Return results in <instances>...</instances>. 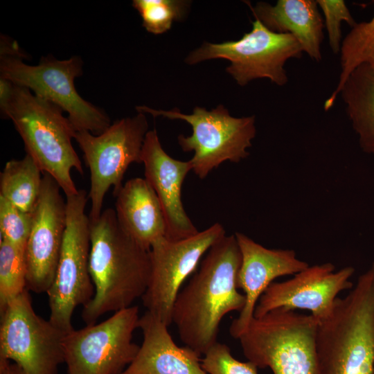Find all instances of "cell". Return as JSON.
<instances>
[{"label": "cell", "instance_id": "cell-1", "mask_svg": "<svg viewBox=\"0 0 374 374\" xmlns=\"http://www.w3.org/2000/svg\"><path fill=\"white\" fill-rule=\"evenodd\" d=\"M240 264L235 235H224L211 246L177 296L172 323L182 342L200 355L217 342L222 319L229 312H240L245 305V296L237 285Z\"/></svg>", "mask_w": 374, "mask_h": 374}, {"label": "cell", "instance_id": "cell-2", "mask_svg": "<svg viewBox=\"0 0 374 374\" xmlns=\"http://www.w3.org/2000/svg\"><path fill=\"white\" fill-rule=\"evenodd\" d=\"M89 269L95 288L82 318L93 325L103 314L132 306L144 294L150 278V250L136 242L121 227L112 208L90 220Z\"/></svg>", "mask_w": 374, "mask_h": 374}, {"label": "cell", "instance_id": "cell-3", "mask_svg": "<svg viewBox=\"0 0 374 374\" xmlns=\"http://www.w3.org/2000/svg\"><path fill=\"white\" fill-rule=\"evenodd\" d=\"M319 374H374V268L319 323Z\"/></svg>", "mask_w": 374, "mask_h": 374}, {"label": "cell", "instance_id": "cell-4", "mask_svg": "<svg viewBox=\"0 0 374 374\" xmlns=\"http://www.w3.org/2000/svg\"><path fill=\"white\" fill-rule=\"evenodd\" d=\"M62 112L55 104L16 84L10 100L1 111L4 118L12 121L26 154L69 197L79 190L71 172L75 169L83 175V168L72 145L75 132Z\"/></svg>", "mask_w": 374, "mask_h": 374}, {"label": "cell", "instance_id": "cell-5", "mask_svg": "<svg viewBox=\"0 0 374 374\" xmlns=\"http://www.w3.org/2000/svg\"><path fill=\"white\" fill-rule=\"evenodd\" d=\"M311 314L279 308L252 319L238 339L247 359L273 374H319L317 335Z\"/></svg>", "mask_w": 374, "mask_h": 374}, {"label": "cell", "instance_id": "cell-6", "mask_svg": "<svg viewBox=\"0 0 374 374\" xmlns=\"http://www.w3.org/2000/svg\"><path fill=\"white\" fill-rule=\"evenodd\" d=\"M136 109L154 117L182 120L190 125L192 134L179 135L178 143L183 151L194 152L189 161L192 170L200 179H204L224 161L238 163L247 157V149L252 145L256 133L255 116L233 117L221 105L211 111L196 107L190 114L181 113L177 108L164 111L138 106Z\"/></svg>", "mask_w": 374, "mask_h": 374}, {"label": "cell", "instance_id": "cell-7", "mask_svg": "<svg viewBox=\"0 0 374 374\" xmlns=\"http://www.w3.org/2000/svg\"><path fill=\"white\" fill-rule=\"evenodd\" d=\"M89 197L84 190L66 197V226L53 281L46 294L50 308L49 321L65 333L74 328L73 313L93 297L89 259V217L85 213Z\"/></svg>", "mask_w": 374, "mask_h": 374}, {"label": "cell", "instance_id": "cell-8", "mask_svg": "<svg viewBox=\"0 0 374 374\" xmlns=\"http://www.w3.org/2000/svg\"><path fill=\"white\" fill-rule=\"evenodd\" d=\"M23 59L0 55V77L28 89L66 112L75 132L87 131L98 135L110 126L107 114L83 99L75 89V79L82 73L79 57L64 60L42 57L35 66L25 64Z\"/></svg>", "mask_w": 374, "mask_h": 374}, {"label": "cell", "instance_id": "cell-9", "mask_svg": "<svg viewBox=\"0 0 374 374\" xmlns=\"http://www.w3.org/2000/svg\"><path fill=\"white\" fill-rule=\"evenodd\" d=\"M303 53L293 35L272 31L255 18L251 30L240 39L222 43L204 42L185 62L195 64L207 60L226 59L231 63L226 71L240 86L258 78H267L282 87L288 82L285 63L301 58Z\"/></svg>", "mask_w": 374, "mask_h": 374}, {"label": "cell", "instance_id": "cell-10", "mask_svg": "<svg viewBox=\"0 0 374 374\" xmlns=\"http://www.w3.org/2000/svg\"><path fill=\"white\" fill-rule=\"evenodd\" d=\"M148 123L144 113L116 121L98 135L87 131L75 132L74 139L83 152L90 172L89 220L103 212L105 196L110 188L115 195L123 186L129 166L141 163Z\"/></svg>", "mask_w": 374, "mask_h": 374}, {"label": "cell", "instance_id": "cell-11", "mask_svg": "<svg viewBox=\"0 0 374 374\" xmlns=\"http://www.w3.org/2000/svg\"><path fill=\"white\" fill-rule=\"evenodd\" d=\"M0 358L26 374H57L64 362L65 333L35 313L26 289L0 312Z\"/></svg>", "mask_w": 374, "mask_h": 374}, {"label": "cell", "instance_id": "cell-12", "mask_svg": "<svg viewBox=\"0 0 374 374\" xmlns=\"http://www.w3.org/2000/svg\"><path fill=\"white\" fill-rule=\"evenodd\" d=\"M139 319V307L132 305L100 323L66 333L64 353L68 374H120L139 349L132 341Z\"/></svg>", "mask_w": 374, "mask_h": 374}, {"label": "cell", "instance_id": "cell-13", "mask_svg": "<svg viewBox=\"0 0 374 374\" xmlns=\"http://www.w3.org/2000/svg\"><path fill=\"white\" fill-rule=\"evenodd\" d=\"M224 235L223 226L215 223L185 239L171 240L163 237L157 240L150 250V278L141 297L147 311L169 326L183 283L211 246Z\"/></svg>", "mask_w": 374, "mask_h": 374}, {"label": "cell", "instance_id": "cell-14", "mask_svg": "<svg viewBox=\"0 0 374 374\" xmlns=\"http://www.w3.org/2000/svg\"><path fill=\"white\" fill-rule=\"evenodd\" d=\"M354 273L351 266L336 271L331 262L309 265L292 278L270 284L258 300L254 317L279 308L297 309L310 311L320 322L332 312L338 294L353 287Z\"/></svg>", "mask_w": 374, "mask_h": 374}, {"label": "cell", "instance_id": "cell-15", "mask_svg": "<svg viewBox=\"0 0 374 374\" xmlns=\"http://www.w3.org/2000/svg\"><path fill=\"white\" fill-rule=\"evenodd\" d=\"M60 187L43 173L40 195L33 212L31 231L24 249L27 289L46 293L56 271L66 226V202Z\"/></svg>", "mask_w": 374, "mask_h": 374}, {"label": "cell", "instance_id": "cell-16", "mask_svg": "<svg viewBox=\"0 0 374 374\" xmlns=\"http://www.w3.org/2000/svg\"><path fill=\"white\" fill-rule=\"evenodd\" d=\"M234 235L241 253L237 285L246 299L239 316L229 327L230 335L238 339L248 328L259 299L270 284L277 278L301 271L309 264L298 258L292 249H269L242 233Z\"/></svg>", "mask_w": 374, "mask_h": 374}, {"label": "cell", "instance_id": "cell-17", "mask_svg": "<svg viewBox=\"0 0 374 374\" xmlns=\"http://www.w3.org/2000/svg\"><path fill=\"white\" fill-rule=\"evenodd\" d=\"M145 179L155 191L160 202L166 224V238L179 240L199 231L184 210L181 200L183 182L192 166L169 156L163 149L157 130L145 135L141 153Z\"/></svg>", "mask_w": 374, "mask_h": 374}, {"label": "cell", "instance_id": "cell-18", "mask_svg": "<svg viewBox=\"0 0 374 374\" xmlns=\"http://www.w3.org/2000/svg\"><path fill=\"white\" fill-rule=\"evenodd\" d=\"M143 339L133 361L120 374H208L200 355L174 341L168 326L149 312L140 317Z\"/></svg>", "mask_w": 374, "mask_h": 374}, {"label": "cell", "instance_id": "cell-19", "mask_svg": "<svg viewBox=\"0 0 374 374\" xmlns=\"http://www.w3.org/2000/svg\"><path fill=\"white\" fill-rule=\"evenodd\" d=\"M116 197L115 211L123 231L146 250L166 237V224L157 195L145 179L128 180Z\"/></svg>", "mask_w": 374, "mask_h": 374}, {"label": "cell", "instance_id": "cell-20", "mask_svg": "<svg viewBox=\"0 0 374 374\" xmlns=\"http://www.w3.org/2000/svg\"><path fill=\"white\" fill-rule=\"evenodd\" d=\"M248 4L254 17L269 29L291 34L312 60H322L324 24L317 1L278 0L274 6L258 2L254 7Z\"/></svg>", "mask_w": 374, "mask_h": 374}, {"label": "cell", "instance_id": "cell-21", "mask_svg": "<svg viewBox=\"0 0 374 374\" xmlns=\"http://www.w3.org/2000/svg\"><path fill=\"white\" fill-rule=\"evenodd\" d=\"M339 95L361 149L366 153L374 154V73L371 68L366 64L357 67Z\"/></svg>", "mask_w": 374, "mask_h": 374}, {"label": "cell", "instance_id": "cell-22", "mask_svg": "<svg viewBox=\"0 0 374 374\" xmlns=\"http://www.w3.org/2000/svg\"><path fill=\"white\" fill-rule=\"evenodd\" d=\"M42 171L28 154L8 161L0 175V196L19 209L33 213L42 188Z\"/></svg>", "mask_w": 374, "mask_h": 374}, {"label": "cell", "instance_id": "cell-23", "mask_svg": "<svg viewBox=\"0 0 374 374\" xmlns=\"http://www.w3.org/2000/svg\"><path fill=\"white\" fill-rule=\"evenodd\" d=\"M340 74L337 87L324 103L325 111L333 106L350 73L366 64L374 73V16L368 21L357 23L343 39L340 49Z\"/></svg>", "mask_w": 374, "mask_h": 374}, {"label": "cell", "instance_id": "cell-24", "mask_svg": "<svg viewBox=\"0 0 374 374\" xmlns=\"http://www.w3.org/2000/svg\"><path fill=\"white\" fill-rule=\"evenodd\" d=\"M24 251L0 240V312L27 289Z\"/></svg>", "mask_w": 374, "mask_h": 374}, {"label": "cell", "instance_id": "cell-25", "mask_svg": "<svg viewBox=\"0 0 374 374\" xmlns=\"http://www.w3.org/2000/svg\"><path fill=\"white\" fill-rule=\"evenodd\" d=\"M189 2L182 0H134L132 6L138 11L143 26L149 33L159 35L171 28L186 14Z\"/></svg>", "mask_w": 374, "mask_h": 374}, {"label": "cell", "instance_id": "cell-26", "mask_svg": "<svg viewBox=\"0 0 374 374\" xmlns=\"http://www.w3.org/2000/svg\"><path fill=\"white\" fill-rule=\"evenodd\" d=\"M33 224V213L23 211L0 196V240L25 249Z\"/></svg>", "mask_w": 374, "mask_h": 374}, {"label": "cell", "instance_id": "cell-27", "mask_svg": "<svg viewBox=\"0 0 374 374\" xmlns=\"http://www.w3.org/2000/svg\"><path fill=\"white\" fill-rule=\"evenodd\" d=\"M202 365L208 374H258L253 363L235 359L230 348L218 341L204 355Z\"/></svg>", "mask_w": 374, "mask_h": 374}, {"label": "cell", "instance_id": "cell-28", "mask_svg": "<svg viewBox=\"0 0 374 374\" xmlns=\"http://www.w3.org/2000/svg\"><path fill=\"white\" fill-rule=\"evenodd\" d=\"M323 14V24L326 28L328 42L334 54L340 52L342 42L341 26L343 21L350 28L357 22L353 17L344 0H316Z\"/></svg>", "mask_w": 374, "mask_h": 374}, {"label": "cell", "instance_id": "cell-29", "mask_svg": "<svg viewBox=\"0 0 374 374\" xmlns=\"http://www.w3.org/2000/svg\"><path fill=\"white\" fill-rule=\"evenodd\" d=\"M15 84L3 77H0V109L3 110L12 96Z\"/></svg>", "mask_w": 374, "mask_h": 374}, {"label": "cell", "instance_id": "cell-30", "mask_svg": "<svg viewBox=\"0 0 374 374\" xmlns=\"http://www.w3.org/2000/svg\"><path fill=\"white\" fill-rule=\"evenodd\" d=\"M0 374H26L21 367L10 360L0 358Z\"/></svg>", "mask_w": 374, "mask_h": 374}, {"label": "cell", "instance_id": "cell-31", "mask_svg": "<svg viewBox=\"0 0 374 374\" xmlns=\"http://www.w3.org/2000/svg\"><path fill=\"white\" fill-rule=\"evenodd\" d=\"M372 267L374 268V262H373V265H372Z\"/></svg>", "mask_w": 374, "mask_h": 374}]
</instances>
